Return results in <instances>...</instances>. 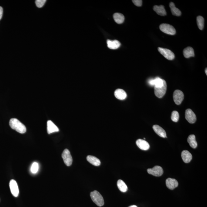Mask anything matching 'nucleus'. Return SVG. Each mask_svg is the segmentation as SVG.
<instances>
[{
	"label": "nucleus",
	"instance_id": "1",
	"mask_svg": "<svg viewBox=\"0 0 207 207\" xmlns=\"http://www.w3.org/2000/svg\"><path fill=\"white\" fill-rule=\"evenodd\" d=\"M9 125L12 129L20 134H24L27 130L24 125L16 118L11 119L9 121Z\"/></svg>",
	"mask_w": 207,
	"mask_h": 207
},
{
	"label": "nucleus",
	"instance_id": "2",
	"mask_svg": "<svg viewBox=\"0 0 207 207\" xmlns=\"http://www.w3.org/2000/svg\"><path fill=\"white\" fill-rule=\"evenodd\" d=\"M90 196L93 202L98 206L101 207L104 205V200L103 196L97 191L91 192Z\"/></svg>",
	"mask_w": 207,
	"mask_h": 207
},
{
	"label": "nucleus",
	"instance_id": "3",
	"mask_svg": "<svg viewBox=\"0 0 207 207\" xmlns=\"http://www.w3.org/2000/svg\"><path fill=\"white\" fill-rule=\"evenodd\" d=\"M160 30L166 34L174 35L176 34V30L173 26L170 24H163L160 25Z\"/></svg>",
	"mask_w": 207,
	"mask_h": 207
},
{
	"label": "nucleus",
	"instance_id": "4",
	"mask_svg": "<svg viewBox=\"0 0 207 207\" xmlns=\"http://www.w3.org/2000/svg\"><path fill=\"white\" fill-rule=\"evenodd\" d=\"M167 89V84L164 80V84L160 87H154V93L155 96L158 98H161L165 94Z\"/></svg>",
	"mask_w": 207,
	"mask_h": 207
},
{
	"label": "nucleus",
	"instance_id": "5",
	"mask_svg": "<svg viewBox=\"0 0 207 207\" xmlns=\"http://www.w3.org/2000/svg\"><path fill=\"white\" fill-rule=\"evenodd\" d=\"M62 158L66 166H71L73 162V158L70 152L68 149L64 150L62 154Z\"/></svg>",
	"mask_w": 207,
	"mask_h": 207
},
{
	"label": "nucleus",
	"instance_id": "6",
	"mask_svg": "<svg viewBox=\"0 0 207 207\" xmlns=\"http://www.w3.org/2000/svg\"><path fill=\"white\" fill-rule=\"evenodd\" d=\"M158 52L168 60H171L174 59L175 54L170 49L161 47H158Z\"/></svg>",
	"mask_w": 207,
	"mask_h": 207
},
{
	"label": "nucleus",
	"instance_id": "7",
	"mask_svg": "<svg viewBox=\"0 0 207 207\" xmlns=\"http://www.w3.org/2000/svg\"><path fill=\"white\" fill-rule=\"evenodd\" d=\"M173 98L175 103L177 105H180L183 100L184 95L183 92L180 90H176L173 93Z\"/></svg>",
	"mask_w": 207,
	"mask_h": 207
},
{
	"label": "nucleus",
	"instance_id": "8",
	"mask_svg": "<svg viewBox=\"0 0 207 207\" xmlns=\"http://www.w3.org/2000/svg\"><path fill=\"white\" fill-rule=\"evenodd\" d=\"M147 171L149 174L155 176H161L164 173L163 168L159 166H156L152 168L148 169Z\"/></svg>",
	"mask_w": 207,
	"mask_h": 207
},
{
	"label": "nucleus",
	"instance_id": "9",
	"mask_svg": "<svg viewBox=\"0 0 207 207\" xmlns=\"http://www.w3.org/2000/svg\"><path fill=\"white\" fill-rule=\"evenodd\" d=\"M185 118L186 120L190 124L195 123L196 120V116L192 109H186L185 111Z\"/></svg>",
	"mask_w": 207,
	"mask_h": 207
},
{
	"label": "nucleus",
	"instance_id": "10",
	"mask_svg": "<svg viewBox=\"0 0 207 207\" xmlns=\"http://www.w3.org/2000/svg\"><path fill=\"white\" fill-rule=\"evenodd\" d=\"M9 187L12 195L17 197L19 194V189L16 182L14 180H11L9 183Z\"/></svg>",
	"mask_w": 207,
	"mask_h": 207
},
{
	"label": "nucleus",
	"instance_id": "11",
	"mask_svg": "<svg viewBox=\"0 0 207 207\" xmlns=\"http://www.w3.org/2000/svg\"><path fill=\"white\" fill-rule=\"evenodd\" d=\"M164 80L157 77L154 79H151L148 81V83L150 85L154 86L155 87H160L164 84Z\"/></svg>",
	"mask_w": 207,
	"mask_h": 207
},
{
	"label": "nucleus",
	"instance_id": "12",
	"mask_svg": "<svg viewBox=\"0 0 207 207\" xmlns=\"http://www.w3.org/2000/svg\"><path fill=\"white\" fill-rule=\"evenodd\" d=\"M166 184L168 189L173 190L178 187V183L175 179L168 178L166 181Z\"/></svg>",
	"mask_w": 207,
	"mask_h": 207
},
{
	"label": "nucleus",
	"instance_id": "13",
	"mask_svg": "<svg viewBox=\"0 0 207 207\" xmlns=\"http://www.w3.org/2000/svg\"><path fill=\"white\" fill-rule=\"evenodd\" d=\"M136 144L138 148L144 151H147L150 148L149 144L145 140L138 139L136 141Z\"/></svg>",
	"mask_w": 207,
	"mask_h": 207
},
{
	"label": "nucleus",
	"instance_id": "14",
	"mask_svg": "<svg viewBox=\"0 0 207 207\" xmlns=\"http://www.w3.org/2000/svg\"><path fill=\"white\" fill-rule=\"evenodd\" d=\"M153 129L156 133L159 136L163 138H167V134H166L165 131L159 125H154L153 126Z\"/></svg>",
	"mask_w": 207,
	"mask_h": 207
},
{
	"label": "nucleus",
	"instance_id": "15",
	"mask_svg": "<svg viewBox=\"0 0 207 207\" xmlns=\"http://www.w3.org/2000/svg\"><path fill=\"white\" fill-rule=\"evenodd\" d=\"M114 96L118 100H125L127 97V93L123 90L118 89L115 91Z\"/></svg>",
	"mask_w": 207,
	"mask_h": 207
},
{
	"label": "nucleus",
	"instance_id": "16",
	"mask_svg": "<svg viewBox=\"0 0 207 207\" xmlns=\"http://www.w3.org/2000/svg\"><path fill=\"white\" fill-rule=\"evenodd\" d=\"M59 131L57 127L55 124L52 121L49 120L47 121V132L50 134L52 133L58 132Z\"/></svg>",
	"mask_w": 207,
	"mask_h": 207
},
{
	"label": "nucleus",
	"instance_id": "17",
	"mask_svg": "<svg viewBox=\"0 0 207 207\" xmlns=\"http://www.w3.org/2000/svg\"><path fill=\"white\" fill-rule=\"evenodd\" d=\"M108 47L110 49H115L120 47L121 44L117 40H108L107 42Z\"/></svg>",
	"mask_w": 207,
	"mask_h": 207
},
{
	"label": "nucleus",
	"instance_id": "18",
	"mask_svg": "<svg viewBox=\"0 0 207 207\" xmlns=\"http://www.w3.org/2000/svg\"><path fill=\"white\" fill-rule=\"evenodd\" d=\"M182 157L183 161L185 163L190 162L192 159V155L189 151H184L182 153Z\"/></svg>",
	"mask_w": 207,
	"mask_h": 207
},
{
	"label": "nucleus",
	"instance_id": "19",
	"mask_svg": "<svg viewBox=\"0 0 207 207\" xmlns=\"http://www.w3.org/2000/svg\"><path fill=\"white\" fill-rule=\"evenodd\" d=\"M153 9L159 15L165 16L167 15V12L164 5H154L153 7Z\"/></svg>",
	"mask_w": 207,
	"mask_h": 207
},
{
	"label": "nucleus",
	"instance_id": "20",
	"mask_svg": "<svg viewBox=\"0 0 207 207\" xmlns=\"http://www.w3.org/2000/svg\"><path fill=\"white\" fill-rule=\"evenodd\" d=\"M87 161L93 165L99 166L101 164L100 160L98 158H97V157L93 156H87Z\"/></svg>",
	"mask_w": 207,
	"mask_h": 207
},
{
	"label": "nucleus",
	"instance_id": "21",
	"mask_svg": "<svg viewBox=\"0 0 207 207\" xmlns=\"http://www.w3.org/2000/svg\"><path fill=\"white\" fill-rule=\"evenodd\" d=\"M184 56L186 58H189L195 56L194 49L192 47H188L184 49L183 51Z\"/></svg>",
	"mask_w": 207,
	"mask_h": 207
},
{
	"label": "nucleus",
	"instance_id": "22",
	"mask_svg": "<svg viewBox=\"0 0 207 207\" xmlns=\"http://www.w3.org/2000/svg\"><path fill=\"white\" fill-rule=\"evenodd\" d=\"M169 6H170V9H171L172 14L173 15L176 16H180L181 15V12L178 8H176L174 3L173 2H170V4H169Z\"/></svg>",
	"mask_w": 207,
	"mask_h": 207
},
{
	"label": "nucleus",
	"instance_id": "23",
	"mask_svg": "<svg viewBox=\"0 0 207 207\" xmlns=\"http://www.w3.org/2000/svg\"><path fill=\"white\" fill-rule=\"evenodd\" d=\"M113 18L115 22L118 24H121L125 20V17L123 14L120 13H115L113 15Z\"/></svg>",
	"mask_w": 207,
	"mask_h": 207
},
{
	"label": "nucleus",
	"instance_id": "24",
	"mask_svg": "<svg viewBox=\"0 0 207 207\" xmlns=\"http://www.w3.org/2000/svg\"><path fill=\"white\" fill-rule=\"evenodd\" d=\"M187 141L189 145L192 148H196L197 147V143L196 140V137L194 135H189Z\"/></svg>",
	"mask_w": 207,
	"mask_h": 207
},
{
	"label": "nucleus",
	"instance_id": "25",
	"mask_svg": "<svg viewBox=\"0 0 207 207\" xmlns=\"http://www.w3.org/2000/svg\"><path fill=\"white\" fill-rule=\"evenodd\" d=\"M117 186L118 188L122 192H126L127 190V186L123 181L119 180L117 182Z\"/></svg>",
	"mask_w": 207,
	"mask_h": 207
},
{
	"label": "nucleus",
	"instance_id": "26",
	"mask_svg": "<svg viewBox=\"0 0 207 207\" xmlns=\"http://www.w3.org/2000/svg\"><path fill=\"white\" fill-rule=\"evenodd\" d=\"M204 19L201 16H198L197 17V23L198 28L201 30H203L204 27Z\"/></svg>",
	"mask_w": 207,
	"mask_h": 207
},
{
	"label": "nucleus",
	"instance_id": "27",
	"mask_svg": "<svg viewBox=\"0 0 207 207\" xmlns=\"http://www.w3.org/2000/svg\"><path fill=\"white\" fill-rule=\"evenodd\" d=\"M39 169V165L38 163L36 162H35L32 164L30 170H31V172L33 173V174H36L38 171Z\"/></svg>",
	"mask_w": 207,
	"mask_h": 207
},
{
	"label": "nucleus",
	"instance_id": "28",
	"mask_svg": "<svg viewBox=\"0 0 207 207\" xmlns=\"http://www.w3.org/2000/svg\"><path fill=\"white\" fill-rule=\"evenodd\" d=\"M179 114L177 111H173L171 113V119L173 121L177 122L179 120Z\"/></svg>",
	"mask_w": 207,
	"mask_h": 207
},
{
	"label": "nucleus",
	"instance_id": "29",
	"mask_svg": "<svg viewBox=\"0 0 207 207\" xmlns=\"http://www.w3.org/2000/svg\"><path fill=\"white\" fill-rule=\"evenodd\" d=\"M46 1V0H36V6L39 8H42L45 5Z\"/></svg>",
	"mask_w": 207,
	"mask_h": 207
},
{
	"label": "nucleus",
	"instance_id": "30",
	"mask_svg": "<svg viewBox=\"0 0 207 207\" xmlns=\"http://www.w3.org/2000/svg\"><path fill=\"white\" fill-rule=\"evenodd\" d=\"M132 2L134 5L137 7H141L142 5V0H133Z\"/></svg>",
	"mask_w": 207,
	"mask_h": 207
},
{
	"label": "nucleus",
	"instance_id": "31",
	"mask_svg": "<svg viewBox=\"0 0 207 207\" xmlns=\"http://www.w3.org/2000/svg\"><path fill=\"white\" fill-rule=\"evenodd\" d=\"M3 12V11L2 8V7H0V20L2 18Z\"/></svg>",
	"mask_w": 207,
	"mask_h": 207
},
{
	"label": "nucleus",
	"instance_id": "32",
	"mask_svg": "<svg viewBox=\"0 0 207 207\" xmlns=\"http://www.w3.org/2000/svg\"><path fill=\"white\" fill-rule=\"evenodd\" d=\"M129 207H137V206L135 205H131V206H129Z\"/></svg>",
	"mask_w": 207,
	"mask_h": 207
},
{
	"label": "nucleus",
	"instance_id": "33",
	"mask_svg": "<svg viewBox=\"0 0 207 207\" xmlns=\"http://www.w3.org/2000/svg\"><path fill=\"white\" fill-rule=\"evenodd\" d=\"M207 68H206V69H205V74H206V75H207Z\"/></svg>",
	"mask_w": 207,
	"mask_h": 207
}]
</instances>
